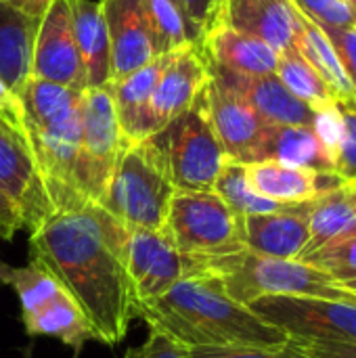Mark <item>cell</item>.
I'll use <instances>...</instances> for the list:
<instances>
[{"instance_id":"obj_47","label":"cell","mask_w":356,"mask_h":358,"mask_svg":"<svg viewBox=\"0 0 356 358\" xmlns=\"http://www.w3.org/2000/svg\"><path fill=\"white\" fill-rule=\"evenodd\" d=\"M124 358H138V355H136V348H130V350L126 352V357Z\"/></svg>"},{"instance_id":"obj_24","label":"cell","mask_w":356,"mask_h":358,"mask_svg":"<svg viewBox=\"0 0 356 358\" xmlns=\"http://www.w3.org/2000/svg\"><path fill=\"white\" fill-rule=\"evenodd\" d=\"M273 159L287 166L308 168L317 172H334L332 159L325 155L317 134L308 126H275L269 124L260 145L258 162Z\"/></svg>"},{"instance_id":"obj_38","label":"cell","mask_w":356,"mask_h":358,"mask_svg":"<svg viewBox=\"0 0 356 358\" xmlns=\"http://www.w3.org/2000/svg\"><path fill=\"white\" fill-rule=\"evenodd\" d=\"M189 25V31L193 36V40L199 44L204 34L208 31V27L212 25L214 17H216V8L220 0H174Z\"/></svg>"},{"instance_id":"obj_20","label":"cell","mask_w":356,"mask_h":358,"mask_svg":"<svg viewBox=\"0 0 356 358\" xmlns=\"http://www.w3.org/2000/svg\"><path fill=\"white\" fill-rule=\"evenodd\" d=\"M199 46L212 65L245 76L275 73L279 61V52L262 40L245 36L220 23L210 25Z\"/></svg>"},{"instance_id":"obj_28","label":"cell","mask_w":356,"mask_h":358,"mask_svg":"<svg viewBox=\"0 0 356 358\" xmlns=\"http://www.w3.org/2000/svg\"><path fill=\"white\" fill-rule=\"evenodd\" d=\"M275 76L296 99H300L315 111L338 103L332 88L323 82L317 69L302 57L296 46L279 55Z\"/></svg>"},{"instance_id":"obj_10","label":"cell","mask_w":356,"mask_h":358,"mask_svg":"<svg viewBox=\"0 0 356 358\" xmlns=\"http://www.w3.org/2000/svg\"><path fill=\"white\" fill-rule=\"evenodd\" d=\"M0 193L31 231L55 212L21 124L0 111Z\"/></svg>"},{"instance_id":"obj_18","label":"cell","mask_w":356,"mask_h":358,"mask_svg":"<svg viewBox=\"0 0 356 358\" xmlns=\"http://www.w3.org/2000/svg\"><path fill=\"white\" fill-rule=\"evenodd\" d=\"M308 237V201L290 203L269 214L243 216V245L264 258L298 260Z\"/></svg>"},{"instance_id":"obj_31","label":"cell","mask_w":356,"mask_h":358,"mask_svg":"<svg viewBox=\"0 0 356 358\" xmlns=\"http://www.w3.org/2000/svg\"><path fill=\"white\" fill-rule=\"evenodd\" d=\"M147 10L157 57L187 44H197L174 0H147Z\"/></svg>"},{"instance_id":"obj_27","label":"cell","mask_w":356,"mask_h":358,"mask_svg":"<svg viewBox=\"0 0 356 358\" xmlns=\"http://www.w3.org/2000/svg\"><path fill=\"white\" fill-rule=\"evenodd\" d=\"M296 17H298V23H300V36H298L296 48L317 69V73L332 88V92L336 94L338 101L355 99V88H353L350 80L346 78V73L342 69V63H340L329 38L325 36V31L317 23H313L308 17L298 13V10H296Z\"/></svg>"},{"instance_id":"obj_1","label":"cell","mask_w":356,"mask_h":358,"mask_svg":"<svg viewBox=\"0 0 356 358\" xmlns=\"http://www.w3.org/2000/svg\"><path fill=\"white\" fill-rule=\"evenodd\" d=\"M128 229L97 203L55 210L29 231L31 260L78 302L97 342L118 346L136 319Z\"/></svg>"},{"instance_id":"obj_35","label":"cell","mask_w":356,"mask_h":358,"mask_svg":"<svg viewBox=\"0 0 356 358\" xmlns=\"http://www.w3.org/2000/svg\"><path fill=\"white\" fill-rule=\"evenodd\" d=\"M191 358H311L292 340L281 348H254V346H204L191 348Z\"/></svg>"},{"instance_id":"obj_8","label":"cell","mask_w":356,"mask_h":358,"mask_svg":"<svg viewBox=\"0 0 356 358\" xmlns=\"http://www.w3.org/2000/svg\"><path fill=\"white\" fill-rule=\"evenodd\" d=\"M126 141L122 136L113 101L103 88L82 90V128L76 166L78 193L84 203H101Z\"/></svg>"},{"instance_id":"obj_22","label":"cell","mask_w":356,"mask_h":358,"mask_svg":"<svg viewBox=\"0 0 356 358\" xmlns=\"http://www.w3.org/2000/svg\"><path fill=\"white\" fill-rule=\"evenodd\" d=\"M67 4L82 63L84 86L103 88L111 82V46L101 4L92 0H67Z\"/></svg>"},{"instance_id":"obj_34","label":"cell","mask_w":356,"mask_h":358,"mask_svg":"<svg viewBox=\"0 0 356 358\" xmlns=\"http://www.w3.org/2000/svg\"><path fill=\"white\" fill-rule=\"evenodd\" d=\"M292 6L319 27H355L356 19L346 0H290Z\"/></svg>"},{"instance_id":"obj_43","label":"cell","mask_w":356,"mask_h":358,"mask_svg":"<svg viewBox=\"0 0 356 358\" xmlns=\"http://www.w3.org/2000/svg\"><path fill=\"white\" fill-rule=\"evenodd\" d=\"M6 2L15 4L17 8H21L23 13H27L29 17H34V19L40 21L52 0H6Z\"/></svg>"},{"instance_id":"obj_9","label":"cell","mask_w":356,"mask_h":358,"mask_svg":"<svg viewBox=\"0 0 356 358\" xmlns=\"http://www.w3.org/2000/svg\"><path fill=\"white\" fill-rule=\"evenodd\" d=\"M269 325L281 329L292 342L356 344V302L264 296L248 304Z\"/></svg>"},{"instance_id":"obj_6","label":"cell","mask_w":356,"mask_h":358,"mask_svg":"<svg viewBox=\"0 0 356 358\" xmlns=\"http://www.w3.org/2000/svg\"><path fill=\"white\" fill-rule=\"evenodd\" d=\"M149 141L176 191H212L229 159L212 128L206 92Z\"/></svg>"},{"instance_id":"obj_21","label":"cell","mask_w":356,"mask_h":358,"mask_svg":"<svg viewBox=\"0 0 356 358\" xmlns=\"http://www.w3.org/2000/svg\"><path fill=\"white\" fill-rule=\"evenodd\" d=\"M164 65V55L122 80L109 82L107 90L113 101L115 117L126 143H141L151 136L149 105Z\"/></svg>"},{"instance_id":"obj_12","label":"cell","mask_w":356,"mask_h":358,"mask_svg":"<svg viewBox=\"0 0 356 358\" xmlns=\"http://www.w3.org/2000/svg\"><path fill=\"white\" fill-rule=\"evenodd\" d=\"M210 61L199 44L180 46L164 55V65L149 105L151 136L185 113L208 88Z\"/></svg>"},{"instance_id":"obj_30","label":"cell","mask_w":356,"mask_h":358,"mask_svg":"<svg viewBox=\"0 0 356 358\" xmlns=\"http://www.w3.org/2000/svg\"><path fill=\"white\" fill-rule=\"evenodd\" d=\"M212 191L241 218L252 216V214H269V212L283 208L281 203L269 201L260 197L258 193H254L245 176V164H239L233 159L225 162Z\"/></svg>"},{"instance_id":"obj_19","label":"cell","mask_w":356,"mask_h":358,"mask_svg":"<svg viewBox=\"0 0 356 358\" xmlns=\"http://www.w3.org/2000/svg\"><path fill=\"white\" fill-rule=\"evenodd\" d=\"M245 176L254 193L281 206L313 201L344 185L336 172H317L273 159L245 164Z\"/></svg>"},{"instance_id":"obj_7","label":"cell","mask_w":356,"mask_h":358,"mask_svg":"<svg viewBox=\"0 0 356 358\" xmlns=\"http://www.w3.org/2000/svg\"><path fill=\"white\" fill-rule=\"evenodd\" d=\"M162 231L187 258L210 260L245 250L243 218L214 191H174Z\"/></svg>"},{"instance_id":"obj_14","label":"cell","mask_w":356,"mask_h":358,"mask_svg":"<svg viewBox=\"0 0 356 358\" xmlns=\"http://www.w3.org/2000/svg\"><path fill=\"white\" fill-rule=\"evenodd\" d=\"M206 103L212 128L229 159L239 164L258 162L260 145L269 124L235 90L222 86L210 76Z\"/></svg>"},{"instance_id":"obj_39","label":"cell","mask_w":356,"mask_h":358,"mask_svg":"<svg viewBox=\"0 0 356 358\" xmlns=\"http://www.w3.org/2000/svg\"><path fill=\"white\" fill-rule=\"evenodd\" d=\"M136 355L138 358H191L185 346L155 331H151L147 342L141 348H136Z\"/></svg>"},{"instance_id":"obj_13","label":"cell","mask_w":356,"mask_h":358,"mask_svg":"<svg viewBox=\"0 0 356 358\" xmlns=\"http://www.w3.org/2000/svg\"><path fill=\"white\" fill-rule=\"evenodd\" d=\"M31 78L76 90L86 88L67 0H52L38 21L31 52Z\"/></svg>"},{"instance_id":"obj_29","label":"cell","mask_w":356,"mask_h":358,"mask_svg":"<svg viewBox=\"0 0 356 358\" xmlns=\"http://www.w3.org/2000/svg\"><path fill=\"white\" fill-rule=\"evenodd\" d=\"M0 281H4L15 289L21 304V317L34 315L61 292L57 279L46 268H42L36 260H31L27 266L21 268L0 264Z\"/></svg>"},{"instance_id":"obj_26","label":"cell","mask_w":356,"mask_h":358,"mask_svg":"<svg viewBox=\"0 0 356 358\" xmlns=\"http://www.w3.org/2000/svg\"><path fill=\"white\" fill-rule=\"evenodd\" d=\"M21 319L29 336H52L76 352H80L88 340H94L84 313L63 287L40 310Z\"/></svg>"},{"instance_id":"obj_41","label":"cell","mask_w":356,"mask_h":358,"mask_svg":"<svg viewBox=\"0 0 356 358\" xmlns=\"http://www.w3.org/2000/svg\"><path fill=\"white\" fill-rule=\"evenodd\" d=\"M19 229H23L21 218L13 203L0 193V239H10Z\"/></svg>"},{"instance_id":"obj_46","label":"cell","mask_w":356,"mask_h":358,"mask_svg":"<svg viewBox=\"0 0 356 358\" xmlns=\"http://www.w3.org/2000/svg\"><path fill=\"white\" fill-rule=\"evenodd\" d=\"M346 4L350 6V10H353V15H355L356 19V0H346Z\"/></svg>"},{"instance_id":"obj_37","label":"cell","mask_w":356,"mask_h":358,"mask_svg":"<svg viewBox=\"0 0 356 358\" xmlns=\"http://www.w3.org/2000/svg\"><path fill=\"white\" fill-rule=\"evenodd\" d=\"M323 31L329 38V42L342 63V69L355 88L356 101V25L355 27H327Z\"/></svg>"},{"instance_id":"obj_40","label":"cell","mask_w":356,"mask_h":358,"mask_svg":"<svg viewBox=\"0 0 356 358\" xmlns=\"http://www.w3.org/2000/svg\"><path fill=\"white\" fill-rule=\"evenodd\" d=\"M304 355L311 358H356V344H311V342H294Z\"/></svg>"},{"instance_id":"obj_23","label":"cell","mask_w":356,"mask_h":358,"mask_svg":"<svg viewBox=\"0 0 356 358\" xmlns=\"http://www.w3.org/2000/svg\"><path fill=\"white\" fill-rule=\"evenodd\" d=\"M38 19L0 0V80L19 94L31 78V52Z\"/></svg>"},{"instance_id":"obj_48","label":"cell","mask_w":356,"mask_h":358,"mask_svg":"<svg viewBox=\"0 0 356 358\" xmlns=\"http://www.w3.org/2000/svg\"><path fill=\"white\" fill-rule=\"evenodd\" d=\"M355 105H356V101H355Z\"/></svg>"},{"instance_id":"obj_2","label":"cell","mask_w":356,"mask_h":358,"mask_svg":"<svg viewBox=\"0 0 356 358\" xmlns=\"http://www.w3.org/2000/svg\"><path fill=\"white\" fill-rule=\"evenodd\" d=\"M151 331L168 336L187 350L204 346L281 348L290 338L231 298L218 277L199 273L180 279L164 296L138 304Z\"/></svg>"},{"instance_id":"obj_4","label":"cell","mask_w":356,"mask_h":358,"mask_svg":"<svg viewBox=\"0 0 356 358\" xmlns=\"http://www.w3.org/2000/svg\"><path fill=\"white\" fill-rule=\"evenodd\" d=\"M191 275L208 273L218 277L227 294L245 306L264 296H308L356 302L355 292L344 289L325 273L300 260L264 258L243 250L231 256L210 260L191 258Z\"/></svg>"},{"instance_id":"obj_17","label":"cell","mask_w":356,"mask_h":358,"mask_svg":"<svg viewBox=\"0 0 356 358\" xmlns=\"http://www.w3.org/2000/svg\"><path fill=\"white\" fill-rule=\"evenodd\" d=\"M210 76L222 86L241 94L266 124L275 126H315V109L296 99L275 73L245 76L210 63Z\"/></svg>"},{"instance_id":"obj_5","label":"cell","mask_w":356,"mask_h":358,"mask_svg":"<svg viewBox=\"0 0 356 358\" xmlns=\"http://www.w3.org/2000/svg\"><path fill=\"white\" fill-rule=\"evenodd\" d=\"M174 187L151 141L126 143L101 199L105 212L128 231H162Z\"/></svg>"},{"instance_id":"obj_15","label":"cell","mask_w":356,"mask_h":358,"mask_svg":"<svg viewBox=\"0 0 356 358\" xmlns=\"http://www.w3.org/2000/svg\"><path fill=\"white\" fill-rule=\"evenodd\" d=\"M99 4L111 46V82H115L157 57L147 0H101Z\"/></svg>"},{"instance_id":"obj_33","label":"cell","mask_w":356,"mask_h":358,"mask_svg":"<svg viewBox=\"0 0 356 358\" xmlns=\"http://www.w3.org/2000/svg\"><path fill=\"white\" fill-rule=\"evenodd\" d=\"M342 113V141L336 157V174L344 185L356 187V105L355 99L338 101Z\"/></svg>"},{"instance_id":"obj_36","label":"cell","mask_w":356,"mask_h":358,"mask_svg":"<svg viewBox=\"0 0 356 358\" xmlns=\"http://www.w3.org/2000/svg\"><path fill=\"white\" fill-rule=\"evenodd\" d=\"M315 134L325 151V155L332 159L334 164V172H336V157H338V149H340V141H342V113L338 103L317 109L315 111Z\"/></svg>"},{"instance_id":"obj_3","label":"cell","mask_w":356,"mask_h":358,"mask_svg":"<svg viewBox=\"0 0 356 358\" xmlns=\"http://www.w3.org/2000/svg\"><path fill=\"white\" fill-rule=\"evenodd\" d=\"M19 124L36 157L40 176L55 210L84 206L76 166L82 128V90L29 78L17 94Z\"/></svg>"},{"instance_id":"obj_44","label":"cell","mask_w":356,"mask_h":358,"mask_svg":"<svg viewBox=\"0 0 356 358\" xmlns=\"http://www.w3.org/2000/svg\"><path fill=\"white\" fill-rule=\"evenodd\" d=\"M340 285H342L344 289H348V292H355V294H356V279H355V281H346V283H340Z\"/></svg>"},{"instance_id":"obj_45","label":"cell","mask_w":356,"mask_h":358,"mask_svg":"<svg viewBox=\"0 0 356 358\" xmlns=\"http://www.w3.org/2000/svg\"><path fill=\"white\" fill-rule=\"evenodd\" d=\"M348 191H350V199H353V206H355L356 212V187H350V185H348Z\"/></svg>"},{"instance_id":"obj_25","label":"cell","mask_w":356,"mask_h":358,"mask_svg":"<svg viewBox=\"0 0 356 358\" xmlns=\"http://www.w3.org/2000/svg\"><path fill=\"white\" fill-rule=\"evenodd\" d=\"M308 231L311 237L300 258L356 235V212L348 185L308 201Z\"/></svg>"},{"instance_id":"obj_32","label":"cell","mask_w":356,"mask_h":358,"mask_svg":"<svg viewBox=\"0 0 356 358\" xmlns=\"http://www.w3.org/2000/svg\"><path fill=\"white\" fill-rule=\"evenodd\" d=\"M300 262L315 266L317 271L325 273L332 281L346 283L356 279V235L346 237L342 241H336L332 245H325L304 258Z\"/></svg>"},{"instance_id":"obj_16","label":"cell","mask_w":356,"mask_h":358,"mask_svg":"<svg viewBox=\"0 0 356 358\" xmlns=\"http://www.w3.org/2000/svg\"><path fill=\"white\" fill-rule=\"evenodd\" d=\"M212 23L258 38L279 55L294 48L300 36V23L290 0H220Z\"/></svg>"},{"instance_id":"obj_42","label":"cell","mask_w":356,"mask_h":358,"mask_svg":"<svg viewBox=\"0 0 356 358\" xmlns=\"http://www.w3.org/2000/svg\"><path fill=\"white\" fill-rule=\"evenodd\" d=\"M0 111L15 117L19 122V115H21V105H19V99L17 94L0 80Z\"/></svg>"},{"instance_id":"obj_11","label":"cell","mask_w":356,"mask_h":358,"mask_svg":"<svg viewBox=\"0 0 356 358\" xmlns=\"http://www.w3.org/2000/svg\"><path fill=\"white\" fill-rule=\"evenodd\" d=\"M126 266L136 306L164 296L191 275V258L180 254L164 231H128Z\"/></svg>"}]
</instances>
